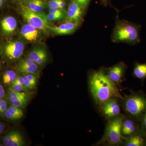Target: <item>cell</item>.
<instances>
[{
    "instance_id": "cell-22",
    "label": "cell",
    "mask_w": 146,
    "mask_h": 146,
    "mask_svg": "<svg viewBox=\"0 0 146 146\" xmlns=\"http://www.w3.org/2000/svg\"><path fill=\"white\" fill-rule=\"evenodd\" d=\"M8 99L10 102L21 99H30V96L28 93L24 92H16L12 89H9L8 92Z\"/></svg>"
},
{
    "instance_id": "cell-12",
    "label": "cell",
    "mask_w": 146,
    "mask_h": 146,
    "mask_svg": "<svg viewBox=\"0 0 146 146\" xmlns=\"http://www.w3.org/2000/svg\"><path fill=\"white\" fill-rule=\"evenodd\" d=\"M122 144L126 146H146V132L140 127L136 133L124 138Z\"/></svg>"
},
{
    "instance_id": "cell-30",
    "label": "cell",
    "mask_w": 146,
    "mask_h": 146,
    "mask_svg": "<svg viewBox=\"0 0 146 146\" xmlns=\"http://www.w3.org/2000/svg\"><path fill=\"white\" fill-rule=\"evenodd\" d=\"M7 108V103L5 100H3L0 104V114H3Z\"/></svg>"
},
{
    "instance_id": "cell-5",
    "label": "cell",
    "mask_w": 146,
    "mask_h": 146,
    "mask_svg": "<svg viewBox=\"0 0 146 146\" xmlns=\"http://www.w3.org/2000/svg\"><path fill=\"white\" fill-rule=\"evenodd\" d=\"M20 12L22 18L32 26L36 28L42 32H46L50 31L51 26L42 13H37L31 10L22 5Z\"/></svg>"
},
{
    "instance_id": "cell-7",
    "label": "cell",
    "mask_w": 146,
    "mask_h": 146,
    "mask_svg": "<svg viewBox=\"0 0 146 146\" xmlns=\"http://www.w3.org/2000/svg\"><path fill=\"white\" fill-rule=\"evenodd\" d=\"M127 66L123 62H120L112 67L105 69L106 72L109 78L118 86L123 82Z\"/></svg>"
},
{
    "instance_id": "cell-37",
    "label": "cell",
    "mask_w": 146,
    "mask_h": 146,
    "mask_svg": "<svg viewBox=\"0 0 146 146\" xmlns=\"http://www.w3.org/2000/svg\"><path fill=\"white\" fill-rule=\"evenodd\" d=\"M4 146V145L3 144H2L1 143H0V146Z\"/></svg>"
},
{
    "instance_id": "cell-31",
    "label": "cell",
    "mask_w": 146,
    "mask_h": 146,
    "mask_svg": "<svg viewBox=\"0 0 146 146\" xmlns=\"http://www.w3.org/2000/svg\"><path fill=\"white\" fill-rule=\"evenodd\" d=\"M24 83V77L18 76L15 81L12 84H23Z\"/></svg>"
},
{
    "instance_id": "cell-28",
    "label": "cell",
    "mask_w": 146,
    "mask_h": 146,
    "mask_svg": "<svg viewBox=\"0 0 146 146\" xmlns=\"http://www.w3.org/2000/svg\"><path fill=\"white\" fill-rule=\"evenodd\" d=\"M141 128L146 132V112L143 115L139 120Z\"/></svg>"
},
{
    "instance_id": "cell-36",
    "label": "cell",
    "mask_w": 146,
    "mask_h": 146,
    "mask_svg": "<svg viewBox=\"0 0 146 146\" xmlns=\"http://www.w3.org/2000/svg\"><path fill=\"white\" fill-rule=\"evenodd\" d=\"M2 99H1L0 98V104H1V103L3 101Z\"/></svg>"
},
{
    "instance_id": "cell-15",
    "label": "cell",
    "mask_w": 146,
    "mask_h": 146,
    "mask_svg": "<svg viewBox=\"0 0 146 146\" xmlns=\"http://www.w3.org/2000/svg\"><path fill=\"white\" fill-rule=\"evenodd\" d=\"M38 65L29 58L21 60L16 66V71L21 74H35L38 70Z\"/></svg>"
},
{
    "instance_id": "cell-8",
    "label": "cell",
    "mask_w": 146,
    "mask_h": 146,
    "mask_svg": "<svg viewBox=\"0 0 146 146\" xmlns=\"http://www.w3.org/2000/svg\"><path fill=\"white\" fill-rule=\"evenodd\" d=\"M118 99L114 98L108 100L100 106L102 113L108 120L121 115V107Z\"/></svg>"
},
{
    "instance_id": "cell-18",
    "label": "cell",
    "mask_w": 146,
    "mask_h": 146,
    "mask_svg": "<svg viewBox=\"0 0 146 146\" xmlns=\"http://www.w3.org/2000/svg\"><path fill=\"white\" fill-rule=\"evenodd\" d=\"M3 116L11 121H17L21 119L24 116V112L22 108L11 105L4 112Z\"/></svg>"
},
{
    "instance_id": "cell-2",
    "label": "cell",
    "mask_w": 146,
    "mask_h": 146,
    "mask_svg": "<svg viewBox=\"0 0 146 146\" xmlns=\"http://www.w3.org/2000/svg\"><path fill=\"white\" fill-rule=\"evenodd\" d=\"M141 27L132 22L117 19L112 35L111 40L114 43H125L135 45L140 43Z\"/></svg>"
},
{
    "instance_id": "cell-27",
    "label": "cell",
    "mask_w": 146,
    "mask_h": 146,
    "mask_svg": "<svg viewBox=\"0 0 146 146\" xmlns=\"http://www.w3.org/2000/svg\"><path fill=\"white\" fill-rule=\"evenodd\" d=\"M60 1V0H49L47 3V6L49 8H57L60 9L59 5Z\"/></svg>"
},
{
    "instance_id": "cell-32",
    "label": "cell",
    "mask_w": 146,
    "mask_h": 146,
    "mask_svg": "<svg viewBox=\"0 0 146 146\" xmlns=\"http://www.w3.org/2000/svg\"><path fill=\"white\" fill-rule=\"evenodd\" d=\"M5 95L4 88L3 85L0 83V98L3 99Z\"/></svg>"
},
{
    "instance_id": "cell-16",
    "label": "cell",
    "mask_w": 146,
    "mask_h": 146,
    "mask_svg": "<svg viewBox=\"0 0 146 146\" xmlns=\"http://www.w3.org/2000/svg\"><path fill=\"white\" fill-rule=\"evenodd\" d=\"M27 57L38 66H40L44 65L46 62L48 55L44 49L37 48L31 51Z\"/></svg>"
},
{
    "instance_id": "cell-21",
    "label": "cell",
    "mask_w": 146,
    "mask_h": 146,
    "mask_svg": "<svg viewBox=\"0 0 146 146\" xmlns=\"http://www.w3.org/2000/svg\"><path fill=\"white\" fill-rule=\"evenodd\" d=\"M24 78V85L28 90H33L36 89L38 80L35 74L25 75Z\"/></svg>"
},
{
    "instance_id": "cell-4",
    "label": "cell",
    "mask_w": 146,
    "mask_h": 146,
    "mask_svg": "<svg viewBox=\"0 0 146 146\" xmlns=\"http://www.w3.org/2000/svg\"><path fill=\"white\" fill-rule=\"evenodd\" d=\"M124 118V116L121 115L108 120L104 135L99 143L113 146L122 144L123 138L121 132V127Z\"/></svg>"
},
{
    "instance_id": "cell-17",
    "label": "cell",
    "mask_w": 146,
    "mask_h": 146,
    "mask_svg": "<svg viewBox=\"0 0 146 146\" xmlns=\"http://www.w3.org/2000/svg\"><path fill=\"white\" fill-rule=\"evenodd\" d=\"M1 24L3 31L6 35L13 33L17 28V21L13 16L5 17L2 20Z\"/></svg>"
},
{
    "instance_id": "cell-24",
    "label": "cell",
    "mask_w": 146,
    "mask_h": 146,
    "mask_svg": "<svg viewBox=\"0 0 146 146\" xmlns=\"http://www.w3.org/2000/svg\"><path fill=\"white\" fill-rule=\"evenodd\" d=\"M43 14L44 17L46 18V20L49 23L50 22L60 21V20H62V19H64V18H65V16L56 15V14H52V13H49L46 14L44 12H43Z\"/></svg>"
},
{
    "instance_id": "cell-3",
    "label": "cell",
    "mask_w": 146,
    "mask_h": 146,
    "mask_svg": "<svg viewBox=\"0 0 146 146\" xmlns=\"http://www.w3.org/2000/svg\"><path fill=\"white\" fill-rule=\"evenodd\" d=\"M122 100L128 116L139 121L146 112V94L141 91L133 92Z\"/></svg>"
},
{
    "instance_id": "cell-13",
    "label": "cell",
    "mask_w": 146,
    "mask_h": 146,
    "mask_svg": "<svg viewBox=\"0 0 146 146\" xmlns=\"http://www.w3.org/2000/svg\"><path fill=\"white\" fill-rule=\"evenodd\" d=\"M3 144L5 146H23L25 143L20 131L13 130L3 138Z\"/></svg>"
},
{
    "instance_id": "cell-26",
    "label": "cell",
    "mask_w": 146,
    "mask_h": 146,
    "mask_svg": "<svg viewBox=\"0 0 146 146\" xmlns=\"http://www.w3.org/2000/svg\"><path fill=\"white\" fill-rule=\"evenodd\" d=\"M13 91L16 92H23L24 91H28L23 84H12L11 88Z\"/></svg>"
},
{
    "instance_id": "cell-10",
    "label": "cell",
    "mask_w": 146,
    "mask_h": 146,
    "mask_svg": "<svg viewBox=\"0 0 146 146\" xmlns=\"http://www.w3.org/2000/svg\"><path fill=\"white\" fill-rule=\"evenodd\" d=\"M140 127L139 121L128 116L124 117L121 127L123 138H127L133 135L139 130Z\"/></svg>"
},
{
    "instance_id": "cell-1",
    "label": "cell",
    "mask_w": 146,
    "mask_h": 146,
    "mask_svg": "<svg viewBox=\"0 0 146 146\" xmlns=\"http://www.w3.org/2000/svg\"><path fill=\"white\" fill-rule=\"evenodd\" d=\"M88 85L91 96L99 107L108 100L123 98L118 86L109 78L105 69L101 68L89 73Z\"/></svg>"
},
{
    "instance_id": "cell-33",
    "label": "cell",
    "mask_w": 146,
    "mask_h": 146,
    "mask_svg": "<svg viewBox=\"0 0 146 146\" xmlns=\"http://www.w3.org/2000/svg\"><path fill=\"white\" fill-rule=\"evenodd\" d=\"M5 125L4 123L0 121V135L3 133L5 129Z\"/></svg>"
},
{
    "instance_id": "cell-14",
    "label": "cell",
    "mask_w": 146,
    "mask_h": 146,
    "mask_svg": "<svg viewBox=\"0 0 146 146\" xmlns=\"http://www.w3.org/2000/svg\"><path fill=\"white\" fill-rule=\"evenodd\" d=\"M78 25L72 21H68L57 26H51L50 31L57 35H68L74 33Z\"/></svg>"
},
{
    "instance_id": "cell-25",
    "label": "cell",
    "mask_w": 146,
    "mask_h": 146,
    "mask_svg": "<svg viewBox=\"0 0 146 146\" xmlns=\"http://www.w3.org/2000/svg\"><path fill=\"white\" fill-rule=\"evenodd\" d=\"M29 100V99H28L17 100L10 103L11 105L13 106L21 108H24L27 106Z\"/></svg>"
},
{
    "instance_id": "cell-38",
    "label": "cell",
    "mask_w": 146,
    "mask_h": 146,
    "mask_svg": "<svg viewBox=\"0 0 146 146\" xmlns=\"http://www.w3.org/2000/svg\"><path fill=\"white\" fill-rule=\"evenodd\" d=\"M1 61L0 60V68H1Z\"/></svg>"
},
{
    "instance_id": "cell-34",
    "label": "cell",
    "mask_w": 146,
    "mask_h": 146,
    "mask_svg": "<svg viewBox=\"0 0 146 146\" xmlns=\"http://www.w3.org/2000/svg\"><path fill=\"white\" fill-rule=\"evenodd\" d=\"M6 0H0V8L5 3Z\"/></svg>"
},
{
    "instance_id": "cell-23",
    "label": "cell",
    "mask_w": 146,
    "mask_h": 146,
    "mask_svg": "<svg viewBox=\"0 0 146 146\" xmlns=\"http://www.w3.org/2000/svg\"><path fill=\"white\" fill-rule=\"evenodd\" d=\"M16 73L12 70H7L4 73L3 76V81L6 84H12L17 78Z\"/></svg>"
},
{
    "instance_id": "cell-19",
    "label": "cell",
    "mask_w": 146,
    "mask_h": 146,
    "mask_svg": "<svg viewBox=\"0 0 146 146\" xmlns=\"http://www.w3.org/2000/svg\"><path fill=\"white\" fill-rule=\"evenodd\" d=\"M23 5L37 13L43 12L46 7V3L42 0H24Z\"/></svg>"
},
{
    "instance_id": "cell-11",
    "label": "cell",
    "mask_w": 146,
    "mask_h": 146,
    "mask_svg": "<svg viewBox=\"0 0 146 146\" xmlns=\"http://www.w3.org/2000/svg\"><path fill=\"white\" fill-rule=\"evenodd\" d=\"M42 31L27 23L21 27V35L23 39L29 43L39 42L42 37Z\"/></svg>"
},
{
    "instance_id": "cell-29",
    "label": "cell",
    "mask_w": 146,
    "mask_h": 146,
    "mask_svg": "<svg viewBox=\"0 0 146 146\" xmlns=\"http://www.w3.org/2000/svg\"><path fill=\"white\" fill-rule=\"evenodd\" d=\"M75 1L78 3L82 9L84 11L89 5L91 0H75Z\"/></svg>"
},
{
    "instance_id": "cell-9",
    "label": "cell",
    "mask_w": 146,
    "mask_h": 146,
    "mask_svg": "<svg viewBox=\"0 0 146 146\" xmlns=\"http://www.w3.org/2000/svg\"><path fill=\"white\" fill-rule=\"evenodd\" d=\"M84 11L75 0H71L66 11V18L68 21L80 24L83 19Z\"/></svg>"
},
{
    "instance_id": "cell-35",
    "label": "cell",
    "mask_w": 146,
    "mask_h": 146,
    "mask_svg": "<svg viewBox=\"0 0 146 146\" xmlns=\"http://www.w3.org/2000/svg\"><path fill=\"white\" fill-rule=\"evenodd\" d=\"M102 1L103 3H105L107 1V0H102Z\"/></svg>"
},
{
    "instance_id": "cell-6",
    "label": "cell",
    "mask_w": 146,
    "mask_h": 146,
    "mask_svg": "<svg viewBox=\"0 0 146 146\" xmlns=\"http://www.w3.org/2000/svg\"><path fill=\"white\" fill-rule=\"evenodd\" d=\"M25 46L19 40L9 42L6 43L3 48V57L8 61L13 62L20 58L23 54Z\"/></svg>"
},
{
    "instance_id": "cell-20",
    "label": "cell",
    "mask_w": 146,
    "mask_h": 146,
    "mask_svg": "<svg viewBox=\"0 0 146 146\" xmlns=\"http://www.w3.org/2000/svg\"><path fill=\"white\" fill-rule=\"evenodd\" d=\"M133 76L143 81L146 79V63H141L136 62L133 71Z\"/></svg>"
}]
</instances>
